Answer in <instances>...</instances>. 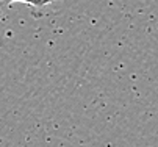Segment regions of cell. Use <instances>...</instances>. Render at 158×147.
Here are the masks:
<instances>
[{
  "label": "cell",
  "instance_id": "obj_1",
  "mask_svg": "<svg viewBox=\"0 0 158 147\" xmlns=\"http://www.w3.org/2000/svg\"><path fill=\"white\" fill-rule=\"evenodd\" d=\"M2 3H6V5H10V3H16V2H19V3H25V5H30V6H46V5H50V3H53L55 0H0Z\"/></svg>",
  "mask_w": 158,
  "mask_h": 147
}]
</instances>
